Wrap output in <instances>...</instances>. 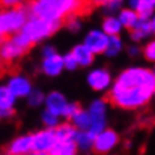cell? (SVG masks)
Here are the masks:
<instances>
[{"label":"cell","mask_w":155,"mask_h":155,"mask_svg":"<svg viewBox=\"0 0 155 155\" xmlns=\"http://www.w3.org/2000/svg\"><path fill=\"white\" fill-rule=\"evenodd\" d=\"M122 50V39L119 36H108V44H107V56H116Z\"/></svg>","instance_id":"d4e9b609"},{"label":"cell","mask_w":155,"mask_h":155,"mask_svg":"<svg viewBox=\"0 0 155 155\" xmlns=\"http://www.w3.org/2000/svg\"><path fill=\"white\" fill-rule=\"evenodd\" d=\"M130 6L137 14L139 20L149 21L155 9V0H134V2H130Z\"/></svg>","instance_id":"4fadbf2b"},{"label":"cell","mask_w":155,"mask_h":155,"mask_svg":"<svg viewBox=\"0 0 155 155\" xmlns=\"http://www.w3.org/2000/svg\"><path fill=\"white\" fill-rule=\"evenodd\" d=\"M119 142V136L116 131L110 130V128H105L104 131H101L98 136H95V140H94V149L98 152V154H107L110 152Z\"/></svg>","instance_id":"52a82bcc"},{"label":"cell","mask_w":155,"mask_h":155,"mask_svg":"<svg viewBox=\"0 0 155 155\" xmlns=\"http://www.w3.org/2000/svg\"><path fill=\"white\" fill-rule=\"evenodd\" d=\"M151 35V26H149V21L146 20H139L137 24L133 27V33H131V38L134 41H142L145 39L146 36Z\"/></svg>","instance_id":"d6986e66"},{"label":"cell","mask_w":155,"mask_h":155,"mask_svg":"<svg viewBox=\"0 0 155 155\" xmlns=\"http://www.w3.org/2000/svg\"><path fill=\"white\" fill-rule=\"evenodd\" d=\"M0 5H2V6H5V8H9V9H12V8L18 6V3H17V2H12V0H8V2H2Z\"/></svg>","instance_id":"836d02e7"},{"label":"cell","mask_w":155,"mask_h":155,"mask_svg":"<svg viewBox=\"0 0 155 155\" xmlns=\"http://www.w3.org/2000/svg\"><path fill=\"white\" fill-rule=\"evenodd\" d=\"M23 54H24V51L20 50V48L11 41V38L3 39V42L0 44V59L5 60V62H14V60H17L18 57H21Z\"/></svg>","instance_id":"5bb4252c"},{"label":"cell","mask_w":155,"mask_h":155,"mask_svg":"<svg viewBox=\"0 0 155 155\" xmlns=\"http://www.w3.org/2000/svg\"><path fill=\"white\" fill-rule=\"evenodd\" d=\"M0 68H2V59H0Z\"/></svg>","instance_id":"ab89813d"},{"label":"cell","mask_w":155,"mask_h":155,"mask_svg":"<svg viewBox=\"0 0 155 155\" xmlns=\"http://www.w3.org/2000/svg\"><path fill=\"white\" fill-rule=\"evenodd\" d=\"M87 114H89V120H91V127H89L87 133H91L95 137L105 130V100L94 101Z\"/></svg>","instance_id":"5b68a950"},{"label":"cell","mask_w":155,"mask_h":155,"mask_svg":"<svg viewBox=\"0 0 155 155\" xmlns=\"http://www.w3.org/2000/svg\"><path fill=\"white\" fill-rule=\"evenodd\" d=\"M110 72L107 69H95L89 74L87 83L94 91H104L110 86Z\"/></svg>","instance_id":"30bf717a"},{"label":"cell","mask_w":155,"mask_h":155,"mask_svg":"<svg viewBox=\"0 0 155 155\" xmlns=\"http://www.w3.org/2000/svg\"><path fill=\"white\" fill-rule=\"evenodd\" d=\"M155 75L145 68H128L119 74L108 94V101L125 110H134L148 103L154 95Z\"/></svg>","instance_id":"6da1fadb"},{"label":"cell","mask_w":155,"mask_h":155,"mask_svg":"<svg viewBox=\"0 0 155 155\" xmlns=\"http://www.w3.org/2000/svg\"><path fill=\"white\" fill-rule=\"evenodd\" d=\"M71 54L74 56V59H75L77 65H80V66H89V65H92L94 57H95V56L89 51L83 44L75 45V47H74V50L71 51Z\"/></svg>","instance_id":"e0dca14e"},{"label":"cell","mask_w":155,"mask_h":155,"mask_svg":"<svg viewBox=\"0 0 155 155\" xmlns=\"http://www.w3.org/2000/svg\"><path fill=\"white\" fill-rule=\"evenodd\" d=\"M56 143L54 130H44L36 134H32V152L48 154Z\"/></svg>","instance_id":"8992f818"},{"label":"cell","mask_w":155,"mask_h":155,"mask_svg":"<svg viewBox=\"0 0 155 155\" xmlns=\"http://www.w3.org/2000/svg\"><path fill=\"white\" fill-rule=\"evenodd\" d=\"M75 151H77V146L74 142H69V143L56 142L48 155H75Z\"/></svg>","instance_id":"603a6c76"},{"label":"cell","mask_w":155,"mask_h":155,"mask_svg":"<svg viewBox=\"0 0 155 155\" xmlns=\"http://www.w3.org/2000/svg\"><path fill=\"white\" fill-rule=\"evenodd\" d=\"M2 42H3V39H2V38H0V44H2Z\"/></svg>","instance_id":"f35d334b"},{"label":"cell","mask_w":155,"mask_h":155,"mask_svg":"<svg viewBox=\"0 0 155 155\" xmlns=\"http://www.w3.org/2000/svg\"><path fill=\"white\" fill-rule=\"evenodd\" d=\"M30 155H48V154H42V152H32Z\"/></svg>","instance_id":"8d00e7d4"},{"label":"cell","mask_w":155,"mask_h":155,"mask_svg":"<svg viewBox=\"0 0 155 155\" xmlns=\"http://www.w3.org/2000/svg\"><path fill=\"white\" fill-rule=\"evenodd\" d=\"M101 5L104 6L105 11H111V12H113V11H116L122 3H120V2H104V3H101Z\"/></svg>","instance_id":"1f68e13d"},{"label":"cell","mask_w":155,"mask_h":155,"mask_svg":"<svg viewBox=\"0 0 155 155\" xmlns=\"http://www.w3.org/2000/svg\"><path fill=\"white\" fill-rule=\"evenodd\" d=\"M66 98L60 94V92H51L48 97H45V105H47V111H50L56 116H62L63 110L66 107Z\"/></svg>","instance_id":"7c38bea8"},{"label":"cell","mask_w":155,"mask_h":155,"mask_svg":"<svg viewBox=\"0 0 155 155\" xmlns=\"http://www.w3.org/2000/svg\"><path fill=\"white\" fill-rule=\"evenodd\" d=\"M54 136H56V142L69 143V142H74L75 140L77 130L71 124H62V125H59L54 130Z\"/></svg>","instance_id":"2e32d148"},{"label":"cell","mask_w":155,"mask_h":155,"mask_svg":"<svg viewBox=\"0 0 155 155\" xmlns=\"http://www.w3.org/2000/svg\"><path fill=\"white\" fill-rule=\"evenodd\" d=\"M0 155H9V154H0Z\"/></svg>","instance_id":"60d3db41"},{"label":"cell","mask_w":155,"mask_h":155,"mask_svg":"<svg viewBox=\"0 0 155 155\" xmlns=\"http://www.w3.org/2000/svg\"><path fill=\"white\" fill-rule=\"evenodd\" d=\"M122 26L114 17H107L103 21V33L107 36H119Z\"/></svg>","instance_id":"7402d4cb"},{"label":"cell","mask_w":155,"mask_h":155,"mask_svg":"<svg viewBox=\"0 0 155 155\" xmlns=\"http://www.w3.org/2000/svg\"><path fill=\"white\" fill-rule=\"evenodd\" d=\"M60 26H62V21H44L36 17H30V18H27V21L23 26V29L20 30V33H23L32 44H35L38 41H42V39L51 36L54 32H57V29Z\"/></svg>","instance_id":"277c9868"},{"label":"cell","mask_w":155,"mask_h":155,"mask_svg":"<svg viewBox=\"0 0 155 155\" xmlns=\"http://www.w3.org/2000/svg\"><path fill=\"white\" fill-rule=\"evenodd\" d=\"M8 152L9 155H29V152H32V134L20 136L12 140Z\"/></svg>","instance_id":"8fae6325"},{"label":"cell","mask_w":155,"mask_h":155,"mask_svg":"<svg viewBox=\"0 0 155 155\" xmlns=\"http://www.w3.org/2000/svg\"><path fill=\"white\" fill-rule=\"evenodd\" d=\"M77 66H78V65H77V62H75L74 56H72L71 53L65 54V57H63V68H66V69L72 71V69H75Z\"/></svg>","instance_id":"4dcf8cb0"},{"label":"cell","mask_w":155,"mask_h":155,"mask_svg":"<svg viewBox=\"0 0 155 155\" xmlns=\"http://www.w3.org/2000/svg\"><path fill=\"white\" fill-rule=\"evenodd\" d=\"M11 41H12V42H14L20 50H23L24 53L33 45V44H32V42H30V41L23 35V33H20V32H18V33H15V35H12V36H11Z\"/></svg>","instance_id":"484cf974"},{"label":"cell","mask_w":155,"mask_h":155,"mask_svg":"<svg viewBox=\"0 0 155 155\" xmlns=\"http://www.w3.org/2000/svg\"><path fill=\"white\" fill-rule=\"evenodd\" d=\"M72 125L75 130H80V131H89V127H91V120H89V114L87 111L84 110H80L74 117H72Z\"/></svg>","instance_id":"cb8c5ba5"},{"label":"cell","mask_w":155,"mask_h":155,"mask_svg":"<svg viewBox=\"0 0 155 155\" xmlns=\"http://www.w3.org/2000/svg\"><path fill=\"white\" fill-rule=\"evenodd\" d=\"M80 110H81V108H80V105L77 103H68L66 107H65V110H63V114H62V116H65L66 119H72Z\"/></svg>","instance_id":"f1b7e54d"},{"label":"cell","mask_w":155,"mask_h":155,"mask_svg":"<svg viewBox=\"0 0 155 155\" xmlns=\"http://www.w3.org/2000/svg\"><path fill=\"white\" fill-rule=\"evenodd\" d=\"M17 98L8 89V86H0V111H14Z\"/></svg>","instance_id":"ac0fdd59"},{"label":"cell","mask_w":155,"mask_h":155,"mask_svg":"<svg viewBox=\"0 0 155 155\" xmlns=\"http://www.w3.org/2000/svg\"><path fill=\"white\" fill-rule=\"evenodd\" d=\"M53 54H56V51H54V48H53V47L45 45V47L42 48V56H44V59H45V57H50V56H53Z\"/></svg>","instance_id":"d6a6232c"},{"label":"cell","mask_w":155,"mask_h":155,"mask_svg":"<svg viewBox=\"0 0 155 155\" xmlns=\"http://www.w3.org/2000/svg\"><path fill=\"white\" fill-rule=\"evenodd\" d=\"M45 101V97L41 91H32L29 94V104L32 107H36V105H41V104Z\"/></svg>","instance_id":"83f0119b"},{"label":"cell","mask_w":155,"mask_h":155,"mask_svg":"<svg viewBox=\"0 0 155 155\" xmlns=\"http://www.w3.org/2000/svg\"><path fill=\"white\" fill-rule=\"evenodd\" d=\"M27 9L18 5L12 9H0V38L6 39L8 35L18 33L27 21Z\"/></svg>","instance_id":"3957f363"},{"label":"cell","mask_w":155,"mask_h":155,"mask_svg":"<svg viewBox=\"0 0 155 155\" xmlns=\"http://www.w3.org/2000/svg\"><path fill=\"white\" fill-rule=\"evenodd\" d=\"M32 17L44 21H62L71 15L86 14L89 3L75 0H38L29 5Z\"/></svg>","instance_id":"7a4b0ae2"},{"label":"cell","mask_w":155,"mask_h":155,"mask_svg":"<svg viewBox=\"0 0 155 155\" xmlns=\"http://www.w3.org/2000/svg\"><path fill=\"white\" fill-rule=\"evenodd\" d=\"M94 140H95V137H94L91 133H87V131H80V133H77L74 143H75L77 148H80V149H83V151H89V149L94 148Z\"/></svg>","instance_id":"44dd1931"},{"label":"cell","mask_w":155,"mask_h":155,"mask_svg":"<svg viewBox=\"0 0 155 155\" xmlns=\"http://www.w3.org/2000/svg\"><path fill=\"white\" fill-rule=\"evenodd\" d=\"M63 69V57L60 54H53L50 57H45L42 62V71L50 75V77H56L62 72Z\"/></svg>","instance_id":"9a60e30c"},{"label":"cell","mask_w":155,"mask_h":155,"mask_svg":"<svg viewBox=\"0 0 155 155\" xmlns=\"http://www.w3.org/2000/svg\"><path fill=\"white\" fill-rule=\"evenodd\" d=\"M6 86L12 92V95L15 98L29 97V94L32 92V83L29 81V78H26L23 75H14V77H11V80L8 81Z\"/></svg>","instance_id":"9c48e42d"},{"label":"cell","mask_w":155,"mask_h":155,"mask_svg":"<svg viewBox=\"0 0 155 155\" xmlns=\"http://www.w3.org/2000/svg\"><path fill=\"white\" fill-rule=\"evenodd\" d=\"M143 54L149 62H155V39L151 41L145 48H143Z\"/></svg>","instance_id":"f546056e"},{"label":"cell","mask_w":155,"mask_h":155,"mask_svg":"<svg viewBox=\"0 0 155 155\" xmlns=\"http://www.w3.org/2000/svg\"><path fill=\"white\" fill-rule=\"evenodd\" d=\"M152 74H154V75H155V68H154V71H152Z\"/></svg>","instance_id":"74e56055"},{"label":"cell","mask_w":155,"mask_h":155,"mask_svg":"<svg viewBox=\"0 0 155 155\" xmlns=\"http://www.w3.org/2000/svg\"><path fill=\"white\" fill-rule=\"evenodd\" d=\"M107 44H108V36L107 35H104L103 32H100V30H91L86 35L83 45L95 56V54L105 53Z\"/></svg>","instance_id":"ba28073f"},{"label":"cell","mask_w":155,"mask_h":155,"mask_svg":"<svg viewBox=\"0 0 155 155\" xmlns=\"http://www.w3.org/2000/svg\"><path fill=\"white\" fill-rule=\"evenodd\" d=\"M42 122L47 127V130H56L59 127V116H56V114H53V113L45 110L42 113Z\"/></svg>","instance_id":"4316f807"},{"label":"cell","mask_w":155,"mask_h":155,"mask_svg":"<svg viewBox=\"0 0 155 155\" xmlns=\"http://www.w3.org/2000/svg\"><path fill=\"white\" fill-rule=\"evenodd\" d=\"M139 51H140V50H139L137 47H131V48L128 50V53H130V56H136V54H139Z\"/></svg>","instance_id":"e575fe53"},{"label":"cell","mask_w":155,"mask_h":155,"mask_svg":"<svg viewBox=\"0 0 155 155\" xmlns=\"http://www.w3.org/2000/svg\"><path fill=\"white\" fill-rule=\"evenodd\" d=\"M154 95H155V86H154Z\"/></svg>","instance_id":"b9f144b4"},{"label":"cell","mask_w":155,"mask_h":155,"mask_svg":"<svg viewBox=\"0 0 155 155\" xmlns=\"http://www.w3.org/2000/svg\"><path fill=\"white\" fill-rule=\"evenodd\" d=\"M117 21L120 23V26L128 27V29H133V27L137 24L139 17H137V14H136L133 9H122V11L119 12Z\"/></svg>","instance_id":"ffe728a7"},{"label":"cell","mask_w":155,"mask_h":155,"mask_svg":"<svg viewBox=\"0 0 155 155\" xmlns=\"http://www.w3.org/2000/svg\"><path fill=\"white\" fill-rule=\"evenodd\" d=\"M149 26H151V33H155V17L149 21Z\"/></svg>","instance_id":"d590c367"}]
</instances>
